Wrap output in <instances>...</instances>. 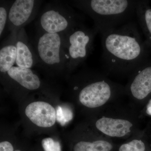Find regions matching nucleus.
I'll return each mask as SVG.
<instances>
[{
    "label": "nucleus",
    "mask_w": 151,
    "mask_h": 151,
    "mask_svg": "<svg viewBox=\"0 0 151 151\" xmlns=\"http://www.w3.org/2000/svg\"><path fill=\"white\" fill-rule=\"evenodd\" d=\"M103 72L129 76L145 61V45L133 20L101 36Z\"/></svg>",
    "instance_id": "1"
},
{
    "label": "nucleus",
    "mask_w": 151,
    "mask_h": 151,
    "mask_svg": "<svg viewBox=\"0 0 151 151\" xmlns=\"http://www.w3.org/2000/svg\"><path fill=\"white\" fill-rule=\"evenodd\" d=\"M137 2V0H91L73 3L76 7L93 20L94 27L102 36L134 20Z\"/></svg>",
    "instance_id": "2"
},
{
    "label": "nucleus",
    "mask_w": 151,
    "mask_h": 151,
    "mask_svg": "<svg viewBox=\"0 0 151 151\" xmlns=\"http://www.w3.org/2000/svg\"><path fill=\"white\" fill-rule=\"evenodd\" d=\"M90 81L81 88L73 87L79 90L78 97L82 105L89 108L105 106L111 100L126 94V88L113 82L104 72H89Z\"/></svg>",
    "instance_id": "3"
},
{
    "label": "nucleus",
    "mask_w": 151,
    "mask_h": 151,
    "mask_svg": "<svg viewBox=\"0 0 151 151\" xmlns=\"http://www.w3.org/2000/svg\"><path fill=\"white\" fill-rule=\"evenodd\" d=\"M98 33L94 27L90 28L81 22L63 34L68 68L73 70L85 62L93 50Z\"/></svg>",
    "instance_id": "4"
},
{
    "label": "nucleus",
    "mask_w": 151,
    "mask_h": 151,
    "mask_svg": "<svg viewBox=\"0 0 151 151\" xmlns=\"http://www.w3.org/2000/svg\"><path fill=\"white\" fill-rule=\"evenodd\" d=\"M37 57L43 66L50 68L67 67L64 35L42 32L36 41Z\"/></svg>",
    "instance_id": "5"
},
{
    "label": "nucleus",
    "mask_w": 151,
    "mask_h": 151,
    "mask_svg": "<svg viewBox=\"0 0 151 151\" xmlns=\"http://www.w3.org/2000/svg\"><path fill=\"white\" fill-rule=\"evenodd\" d=\"M38 22L43 32L64 34L83 22V19L71 9L53 5L45 9Z\"/></svg>",
    "instance_id": "6"
},
{
    "label": "nucleus",
    "mask_w": 151,
    "mask_h": 151,
    "mask_svg": "<svg viewBox=\"0 0 151 151\" xmlns=\"http://www.w3.org/2000/svg\"><path fill=\"white\" fill-rule=\"evenodd\" d=\"M129 77L126 94L137 102L145 100L151 93V65L145 64L144 61Z\"/></svg>",
    "instance_id": "7"
},
{
    "label": "nucleus",
    "mask_w": 151,
    "mask_h": 151,
    "mask_svg": "<svg viewBox=\"0 0 151 151\" xmlns=\"http://www.w3.org/2000/svg\"><path fill=\"white\" fill-rule=\"evenodd\" d=\"M39 2L16 0L13 3L9 8L7 24L13 32H17L32 20L39 6Z\"/></svg>",
    "instance_id": "8"
},
{
    "label": "nucleus",
    "mask_w": 151,
    "mask_h": 151,
    "mask_svg": "<svg viewBox=\"0 0 151 151\" xmlns=\"http://www.w3.org/2000/svg\"><path fill=\"white\" fill-rule=\"evenodd\" d=\"M95 127L107 137L122 138L129 135L134 130V124L129 119L103 116L96 121Z\"/></svg>",
    "instance_id": "9"
},
{
    "label": "nucleus",
    "mask_w": 151,
    "mask_h": 151,
    "mask_svg": "<svg viewBox=\"0 0 151 151\" xmlns=\"http://www.w3.org/2000/svg\"><path fill=\"white\" fill-rule=\"evenodd\" d=\"M25 114L33 124L40 127L53 126L56 121V111L49 103L42 101L33 102L25 109Z\"/></svg>",
    "instance_id": "10"
},
{
    "label": "nucleus",
    "mask_w": 151,
    "mask_h": 151,
    "mask_svg": "<svg viewBox=\"0 0 151 151\" xmlns=\"http://www.w3.org/2000/svg\"><path fill=\"white\" fill-rule=\"evenodd\" d=\"M16 33L17 58L16 64L19 67L31 68L36 62V55L28 42L26 36L22 29Z\"/></svg>",
    "instance_id": "11"
},
{
    "label": "nucleus",
    "mask_w": 151,
    "mask_h": 151,
    "mask_svg": "<svg viewBox=\"0 0 151 151\" xmlns=\"http://www.w3.org/2000/svg\"><path fill=\"white\" fill-rule=\"evenodd\" d=\"M7 73L11 78L26 89L35 90L40 87L38 76L30 68L14 65Z\"/></svg>",
    "instance_id": "12"
},
{
    "label": "nucleus",
    "mask_w": 151,
    "mask_h": 151,
    "mask_svg": "<svg viewBox=\"0 0 151 151\" xmlns=\"http://www.w3.org/2000/svg\"><path fill=\"white\" fill-rule=\"evenodd\" d=\"M17 47L16 45V33L14 32L12 41L7 42L0 50V71L7 73L16 63Z\"/></svg>",
    "instance_id": "13"
},
{
    "label": "nucleus",
    "mask_w": 151,
    "mask_h": 151,
    "mask_svg": "<svg viewBox=\"0 0 151 151\" xmlns=\"http://www.w3.org/2000/svg\"><path fill=\"white\" fill-rule=\"evenodd\" d=\"M113 149V143L103 139L92 141H80L73 146V151H112Z\"/></svg>",
    "instance_id": "14"
},
{
    "label": "nucleus",
    "mask_w": 151,
    "mask_h": 151,
    "mask_svg": "<svg viewBox=\"0 0 151 151\" xmlns=\"http://www.w3.org/2000/svg\"><path fill=\"white\" fill-rule=\"evenodd\" d=\"M136 17L144 32L147 34L148 38L151 40V8L147 6L144 1H138Z\"/></svg>",
    "instance_id": "15"
},
{
    "label": "nucleus",
    "mask_w": 151,
    "mask_h": 151,
    "mask_svg": "<svg viewBox=\"0 0 151 151\" xmlns=\"http://www.w3.org/2000/svg\"><path fill=\"white\" fill-rule=\"evenodd\" d=\"M146 150L145 145L142 141L134 139L121 145L119 151H146Z\"/></svg>",
    "instance_id": "16"
},
{
    "label": "nucleus",
    "mask_w": 151,
    "mask_h": 151,
    "mask_svg": "<svg viewBox=\"0 0 151 151\" xmlns=\"http://www.w3.org/2000/svg\"><path fill=\"white\" fill-rule=\"evenodd\" d=\"M56 117L58 122L63 126L73 119V113L71 110L66 107L58 106L57 108Z\"/></svg>",
    "instance_id": "17"
},
{
    "label": "nucleus",
    "mask_w": 151,
    "mask_h": 151,
    "mask_svg": "<svg viewBox=\"0 0 151 151\" xmlns=\"http://www.w3.org/2000/svg\"><path fill=\"white\" fill-rule=\"evenodd\" d=\"M42 145L44 151H61V146L59 142L55 141L51 138L42 139Z\"/></svg>",
    "instance_id": "18"
},
{
    "label": "nucleus",
    "mask_w": 151,
    "mask_h": 151,
    "mask_svg": "<svg viewBox=\"0 0 151 151\" xmlns=\"http://www.w3.org/2000/svg\"><path fill=\"white\" fill-rule=\"evenodd\" d=\"M9 9L1 5L0 7V35H2L8 20Z\"/></svg>",
    "instance_id": "19"
},
{
    "label": "nucleus",
    "mask_w": 151,
    "mask_h": 151,
    "mask_svg": "<svg viewBox=\"0 0 151 151\" xmlns=\"http://www.w3.org/2000/svg\"><path fill=\"white\" fill-rule=\"evenodd\" d=\"M13 146L8 141H4L0 143V151H14Z\"/></svg>",
    "instance_id": "20"
},
{
    "label": "nucleus",
    "mask_w": 151,
    "mask_h": 151,
    "mask_svg": "<svg viewBox=\"0 0 151 151\" xmlns=\"http://www.w3.org/2000/svg\"><path fill=\"white\" fill-rule=\"evenodd\" d=\"M146 112H147V114L151 116V99L149 101V103L147 105Z\"/></svg>",
    "instance_id": "21"
},
{
    "label": "nucleus",
    "mask_w": 151,
    "mask_h": 151,
    "mask_svg": "<svg viewBox=\"0 0 151 151\" xmlns=\"http://www.w3.org/2000/svg\"><path fill=\"white\" fill-rule=\"evenodd\" d=\"M14 151H22L20 150H15Z\"/></svg>",
    "instance_id": "22"
}]
</instances>
